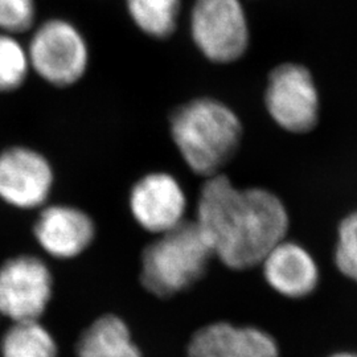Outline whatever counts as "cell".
Segmentation results:
<instances>
[{"instance_id": "cell-1", "label": "cell", "mask_w": 357, "mask_h": 357, "mask_svg": "<svg viewBox=\"0 0 357 357\" xmlns=\"http://www.w3.org/2000/svg\"><path fill=\"white\" fill-rule=\"evenodd\" d=\"M195 222L213 258L234 271L250 270L286 240L290 218L281 199L264 188H238L218 174L205 178Z\"/></svg>"}, {"instance_id": "cell-2", "label": "cell", "mask_w": 357, "mask_h": 357, "mask_svg": "<svg viewBox=\"0 0 357 357\" xmlns=\"http://www.w3.org/2000/svg\"><path fill=\"white\" fill-rule=\"evenodd\" d=\"M171 138L184 163L204 178L222 174L243 141V122L227 103L200 97L178 106L169 121Z\"/></svg>"}, {"instance_id": "cell-3", "label": "cell", "mask_w": 357, "mask_h": 357, "mask_svg": "<svg viewBox=\"0 0 357 357\" xmlns=\"http://www.w3.org/2000/svg\"><path fill=\"white\" fill-rule=\"evenodd\" d=\"M213 259L212 250L195 220L155 236L142 250V287L159 299L190 290L204 278Z\"/></svg>"}, {"instance_id": "cell-4", "label": "cell", "mask_w": 357, "mask_h": 357, "mask_svg": "<svg viewBox=\"0 0 357 357\" xmlns=\"http://www.w3.org/2000/svg\"><path fill=\"white\" fill-rule=\"evenodd\" d=\"M31 69L56 88H68L85 76L89 47L76 26L51 19L38 26L26 47Z\"/></svg>"}, {"instance_id": "cell-5", "label": "cell", "mask_w": 357, "mask_h": 357, "mask_svg": "<svg viewBox=\"0 0 357 357\" xmlns=\"http://www.w3.org/2000/svg\"><path fill=\"white\" fill-rule=\"evenodd\" d=\"M190 29L196 48L215 64L238 61L250 41L241 0H195Z\"/></svg>"}, {"instance_id": "cell-6", "label": "cell", "mask_w": 357, "mask_h": 357, "mask_svg": "<svg viewBox=\"0 0 357 357\" xmlns=\"http://www.w3.org/2000/svg\"><path fill=\"white\" fill-rule=\"evenodd\" d=\"M52 295L51 268L41 258L16 255L0 265V317L11 323L41 320Z\"/></svg>"}, {"instance_id": "cell-7", "label": "cell", "mask_w": 357, "mask_h": 357, "mask_svg": "<svg viewBox=\"0 0 357 357\" xmlns=\"http://www.w3.org/2000/svg\"><path fill=\"white\" fill-rule=\"evenodd\" d=\"M265 105L273 121L289 132L303 134L318 125L319 96L303 65L286 63L271 70Z\"/></svg>"}, {"instance_id": "cell-8", "label": "cell", "mask_w": 357, "mask_h": 357, "mask_svg": "<svg viewBox=\"0 0 357 357\" xmlns=\"http://www.w3.org/2000/svg\"><path fill=\"white\" fill-rule=\"evenodd\" d=\"M54 172L33 149L8 147L0 153V200L17 209L43 208L51 196Z\"/></svg>"}, {"instance_id": "cell-9", "label": "cell", "mask_w": 357, "mask_h": 357, "mask_svg": "<svg viewBox=\"0 0 357 357\" xmlns=\"http://www.w3.org/2000/svg\"><path fill=\"white\" fill-rule=\"evenodd\" d=\"M130 213L138 227L159 236L187 220V195L174 175L155 171L142 176L128 196Z\"/></svg>"}, {"instance_id": "cell-10", "label": "cell", "mask_w": 357, "mask_h": 357, "mask_svg": "<svg viewBox=\"0 0 357 357\" xmlns=\"http://www.w3.org/2000/svg\"><path fill=\"white\" fill-rule=\"evenodd\" d=\"M93 217L73 205H45L38 212L33 236L38 246L54 259L69 261L84 255L96 240Z\"/></svg>"}, {"instance_id": "cell-11", "label": "cell", "mask_w": 357, "mask_h": 357, "mask_svg": "<svg viewBox=\"0 0 357 357\" xmlns=\"http://www.w3.org/2000/svg\"><path fill=\"white\" fill-rule=\"evenodd\" d=\"M187 357H281V351L268 331L221 320L192 333Z\"/></svg>"}, {"instance_id": "cell-12", "label": "cell", "mask_w": 357, "mask_h": 357, "mask_svg": "<svg viewBox=\"0 0 357 357\" xmlns=\"http://www.w3.org/2000/svg\"><path fill=\"white\" fill-rule=\"evenodd\" d=\"M259 268L268 287L286 299H303L319 286L320 271L314 257L293 241L283 240L274 246Z\"/></svg>"}, {"instance_id": "cell-13", "label": "cell", "mask_w": 357, "mask_h": 357, "mask_svg": "<svg viewBox=\"0 0 357 357\" xmlns=\"http://www.w3.org/2000/svg\"><path fill=\"white\" fill-rule=\"evenodd\" d=\"M76 357H144L128 323L119 315L103 314L81 332Z\"/></svg>"}, {"instance_id": "cell-14", "label": "cell", "mask_w": 357, "mask_h": 357, "mask_svg": "<svg viewBox=\"0 0 357 357\" xmlns=\"http://www.w3.org/2000/svg\"><path fill=\"white\" fill-rule=\"evenodd\" d=\"M1 357H59V345L40 320L11 323L0 343Z\"/></svg>"}, {"instance_id": "cell-15", "label": "cell", "mask_w": 357, "mask_h": 357, "mask_svg": "<svg viewBox=\"0 0 357 357\" xmlns=\"http://www.w3.org/2000/svg\"><path fill=\"white\" fill-rule=\"evenodd\" d=\"M181 0H126L134 24L150 38L165 40L178 28Z\"/></svg>"}, {"instance_id": "cell-16", "label": "cell", "mask_w": 357, "mask_h": 357, "mask_svg": "<svg viewBox=\"0 0 357 357\" xmlns=\"http://www.w3.org/2000/svg\"><path fill=\"white\" fill-rule=\"evenodd\" d=\"M29 70L26 47L16 36L0 32V93H13L22 88Z\"/></svg>"}, {"instance_id": "cell-17", "label": "cell", "mask_w": 357, "mask_h": 357, "mask_svg": "<svg viewBox=\"0 0 357 357\" xmlns=\"http://www.w3.org/2000/svg\"><path fill=\"white\" fill-rule=\"evenodd\" d=\"M333 262L342 275L357 283V211L345 216L339 224Z\"/></svg>"}, {"instance_id": "cell-18", "label": "cell", "mask_w": 357, "mask_h": 357, "mask_svg": "<svg viewBox=\"0 0 357 357\" xmlns=\"http://www.w3.org/2000/svg\"><path fill=\"white\" fill-rule=\"evenodd\" d=\"M35 19V0H0V32L17 36L28 32Z\"/></svg>"}, {"instance_id": "cell-19", "label": "cell", "mask_w": 357, "mask_h": 357, "mask_svg": "<svg viewBox=\"0 0 357 357\" xmlns=\"http://www.w3.org/2000/svg\"><path fill=\"white\" fill-rule=\"evenodd\" d=\"M330 357H357V354H354V352H337V354H333Z\"/></svg>"}]
</instances>
